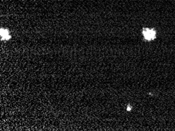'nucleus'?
<instances>
[{
  "instance_id": "f257e3e1",
  "label": "nucleus",
  "mask_w": 175,
  "mask_h": 131,
  "mask_svg": "<svg viewBox=\"0 0 175 131\" xmlns=\"http://www.w3.org/2000/svg\"><path fill=\"white\" fill-rule=\"evenodd\" d=\"M142 34L144 36V39L147 41H152L156 38V31L154 29L143 28Z\"/></svg>"
},
{
  "instance_id": "f03ea898",
  "label": "nucleus",
  "mask_w": 175,
  "mask_h": 131,
  "mask_svg": "<svg viewBox=\"0 0 175 131\" xmlns=\"http://www.w3.org/2000/svg\"><path fill=\"white\" fill-rule=\"evenodd\" d=\"M1 38H2V40H8L10 39V35L9 31L7 29L1 28Z\"/></svg>"
},
{
  "instance_id": "7ed1b4c3",
  "label": "nucleus",
  "mask_w": 175,
  "mask_h": 131,
  "mask_svg": "<svg viewBox=\"0 0 175 131\" xmlns=\"http://www.w3.org/2000/svg\"><path fill=\"white\" fill-rule=\"evenodd\" d=\"M131 109H132V107H131L130 104H128V106H127V108H126V110L128 111V112H130V111H131Z\"/></svg>"
}]
</instances>
